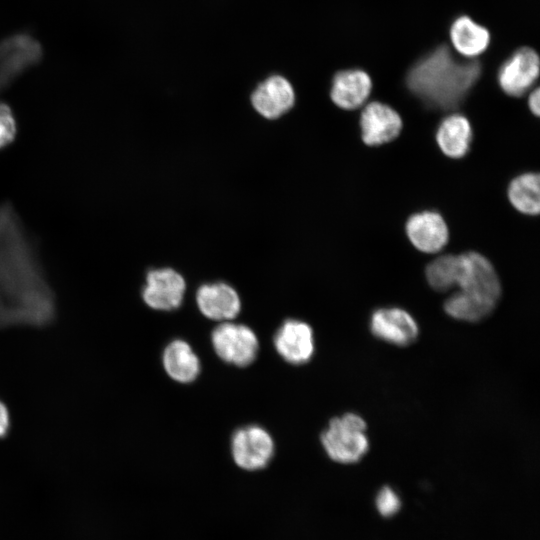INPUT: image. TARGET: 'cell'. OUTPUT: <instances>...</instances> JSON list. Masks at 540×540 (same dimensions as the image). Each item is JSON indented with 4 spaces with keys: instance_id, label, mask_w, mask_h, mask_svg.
<instances>
[{
    "instance_id": "obj_1",
    "label": "cell",
    "mask_w": 540,
    "mask_h": 540,
    "mask_svg": "<svg viewBox=\"0 0 540 540\" xmlns=\"http://www.w3.org/2000/svg\"><path fill=\"white\" fill-rule=\"evenodd\" d=\"M481 70L478 61L458 60L447 45H440L411 66L406 85L427 106L452 110L475 85Z\"/></svg>"
},
{
    "instance_id": "obj_2",
    "label": "cell",
    "mask_w": 540,
    "mask_h": 540,
    "mask_svg": "<svg viewBox=\"0 0 540 540\" xmlns=\"http://www.w3.org/2000/svg\"><path fill=\"white\" fill-rule=\"evenodd\" d=\"M459 290L444 302L452 318L478 322L492 313L501 296V285L491 262L477 252L458 255L456 284Z\"/></svg>"
},
{
    "instance_id": "obj_3",
    "label": "cell",
    "mask_w": 540,
    "mask_h": 540,
    "mask_svg": "<svg viewBox=\"0 0 540 540\" xmlns=\"http://www.w3.org/2000/svg\"><path fill=\"white\" fill-rule=\"evenodd\" d=\"M366 422L354 413H346L330 420L321 433L320 441L326 454L335 462H358L367 453L369 441Z\"/></svg>"
},
{
    "instance_id": "obj_4",
    "label": "cell",
    "mask_w": 540,
    "mask_h": 540,
    "mask_svg": "<svg viewBox=\"0 0 540 540\" xmlns=\"http://www.w3.org/2000/svg\"><path fill=\"white\" fill-rule=\"evenodd\" d=\"M212 347L224 362L246 367L257 357L259 341L255 332L244 324L225 321L211 333Z\"/></svg>"
},
{
    "instance_id": "obj_5",
    "label": "cell",
    "mask_w": 540,
    "mask_h": 540,
    "mask_svg": "<svg viewBox=\"0 0 540 540\" xmlns=\"http://www.w3.org/2000/svg\"><path fill=\"white\" fill-rule=\"evenodd\" d=\"M230 447L235 464L248 471L266 467L275 452L270 433L256 424L238 428L231 437Z\"/></svg>"
},
{
    "instance_id": "obj_6",
    "label": "cell",
    "mask_w": 540,
    "mask_h": 540,
    "mask_svg": "<svg viewBox=\"0 0 540 540\" xmlns=\"http://www.w3.org/2000/svg\"><path fill=\"white\" fill-rule=\"evenodd\" d=\"M186 281L175 269L170 267L149 270L142 289L145 304L158 311L178 309L184 299Z\"/></svg>"
},
{
    "instance_id": "obj_7",
    "label": "cell",
    "mask_w": 540,
    "mask_h": 540,
    "mask_svg": "<svg viewBox=\"0 0 540 540\" xmlns=\"http://www.w3.org/2000/svg\"><path fill=\"white\" fill-rule=\"evenodd\" d=\"M539 76V57L530 47L516 50L499 68L497 80L500 88L513 97L525 94Z\"/></svg>"
},
{
    "instance_id": "obj_8",
    "label": "cell",
    "mask_w": 540,
    "mask_h": 540,
    "mask_svg": "<svg viewBox=\"0 0 540 540\" xmlns=\"http://www.w3.org/2000/svg\"><path fill=\"white\" fill-rule=\"evenodd\" d=\"M273 344L283 360L293 365L307 363L315 351L311 326L298 319H287L276 330Z\"/></svg>"
},
{
    "instance_id": "obj_9",
    "label": "cell",
    "mask_w": 540,
    "mask_h": 540,
    "mask_svg": "<svg viewBox=\"0 0 540 540\" xmlns=\"http://www.w3.org/2000/svg\"><path fill=\"white\" fill-rule=\"evenodd\" d=\"M254 110L267 120H276L290 111L295 103L292 84L281 75H272L259 83L251 94Z\"/></svg>"
},
{
    "instance_id": "obj_10",
    "label": "cell",
    "mask_w": 540,
    "mask_h": 540,
    "mask_svg": "<svg viewBox=\"0 0 540 540\" xmlns=\"http://www.w3.org/2000/svg\"><path fill=\"white\" fill-rule=\"evenodd\" d=\"M196 303L206 318L225 322L241 311V299L235 288L226 282L204 283L196 291Z\"/></svg>"
},
{
    "instance_id": "obj_11",
    "label": "cell",
    "mask_w": 540,
    "mask_h": 540,
    "mask_svg": "<svg viewBox=\"0 0 540 540\" xmlns=\"http://www.w3.org/2000/svg\"><path fill=\"white\" fill-rule=\"evenodd\" d=\"M371 333L380 340L398 346L412 344L419 335L414 318L399 308H381L370 319Z\"/></svg>"
},
{
    "instance_id": "obj_12",
    "label": "cell",
    "mask_w": 540,
    "mask_h": 540,
    "mask_svg": "<svg viewBox=\"0 0 540 540\" xmlns=\"http://www.w3.org/2000/svg\"><path fill=\"white\" fill-rule=\"evenodd\" d=\"M362 140L369 146L382 145L395 139L402 129L400 115L390 106L371 102L360 116Z\"/></svg>"
},
{
    "instance_id": "obj_13",
    "label": "cell",
    "mask_w": 540,
    "mask_h": 540,
    "mask_svg": "<svg viewBox=\"0 0 540 540\" xmlns=\"http://www.w3.org/2000/svg\"><path fill=\"white\" fill-rule=\"evenodd\" d=\"M406 233L414 247L425 253L440 251L448 241L447 225L442 216L434 211L410 216Z\"/></svg>"
},
{
    "instance_id": "obj_14",
    "label": "cell",
    "mask_w": 540,
    "mask_h": 540,
    "mask_svg": "<svg viewBox=\"0 0 540 540\" xmlns=\"http://www.w3.org/2000/svg\"><path fill=\"white\" fill-rule=\"evenodd\" d=\"M372 90V80L362 69H347L337 72L332 80L330 97L333 103L345 110L362 106Z\"/></svg>"
},
{
    "instance_id": "obj_15",
    "label": "cell",
    "mask_w": 540,
    "mask_h": 540,
    "mask_svg": "<svg viewBox=\"0 0 540 540\" xmlns=\"http://www.w3.org/2000/svg\"><path fill=\"white\" fill-rule=\"evenodd\" d=\"M162 363L167 375L183 384L196 380L201 369L198 356L190 344L182 339H174L166 345Z\"/></svg>"
},
{
    "instance_id": "obj_16",
    "label": "cell",
    "mask_w": 540,
    "mask_h": 540,
    "mask_svg": "<svg viewBox=\"0 0 540 540\" xmlns=\"http://www.w3.org/2000/svg\"><path fill=\"white\" fill-rule=\"evenodd\" d=\"M450 40L456 52L468 59L484 53L490 44V33L469 16H460L451 24Z\"/></svg>"
},
{
    "instance_id": "obj_17",
    "label": "cell",
    "mask_w": 540,
    "mask_h": 540,
    "mask_svg": "<svg viewBox=\"0 0 540 540\" xmlns=\"http://www.w3.org/2000/svg\"><path fill=\"white\" fill-rule=\"evenodd\" d=\"M472 129L469 120L461 114H450L438 126L436 141L441 151L451 158H461L469 150Z\"/></svg>"
},
{
    "instance_id": "obj_18",
    "label": "cell",
    "mask_w": 540,
    "mask_h": 540,
    "mask_svg": "<svg viewBox=\"0 0 540 540\" xmlns=\"http://www.w3.org/2000/svg\"><path fill=\"white\" fill-rule=\"evenodd\" d=\"M539 175L525 173L514 178L508 187V198L518 211L537 215L540 210Z\"/></svg>"
},
{
    "instance_id": "obj_19",
    "label": "cell",
    "mask_w": 540,
    "mask_h": 540,
    "mask_svg": "<svg viewBox=\"0 0 540 540\" xmlns=\"http://www.w3.org/2000/svg\"><path fill=\"white\" fill-rule=\"evenodd\" d=\"M458 255H444L434 259L426 268V277L436 291L445 292L456 284Z\"/></svg>"
},
{
    "instance_id": "obj_20",
    "label": "cell",
    "mask_w": 540,
    "mask_h": 540,
    "mask_svg": "<svg viewBox=\"0 0 540 540\" xmlns=\"http://www.w3.org/2000/svg\"><path fill=\"white\" fill-rule=\"evenodd\" d=\"M16 134V123L10 108L0 102V148L9 144Z\"/></svg>"
},
{
    "instance_id": "obj_21",
    "label": "cell",
    "mask_w": 540,
    "mask_h": 540,
    "mask_svg": "<svg viewBox=\"0 0 540 540\" xmlns=\"http://www.w3.org/2000/svg\"><path fill=\"white\" fill-rule=\"evenodd\" d=\"M376 504L379 512L384 516L394 514L400 507L399 498L390 487L382 488L377 496Z\"/></svg>"
},
{
    "instance_id": "obj_22",
    "label": "cell",
    "mask_w": 540,
    "mask_h": 540,
    "mask_svg": "<svg viewBox=\"0 0 540 540\" xmlns=\"http://www.w3.org/2000/svg\"><path fill=\"white\" fill-rule=\"evenodd\" d=\"M528 106L530 111L539 116L540 114V91L539 88H535L529 95Z\"/></svg>"
},
{
    "instance_id": "obj_23",
    "label": "cell",
    "mask_w": 540,
    "mask_h": 540,
    "mask_svg": "<svg viewBox=\"0 0 540 540\" xmlns=\"http://www.w3.org/2000/svg\"><path fill=\"white\" fill-rule=\"evenodd\" d=\"M9 428V414L5 405L0 401V437H3Z\"/></svg>"
}]
</instances>
